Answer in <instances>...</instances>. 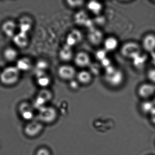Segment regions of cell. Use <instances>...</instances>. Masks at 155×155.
Wrapping results in <instances>:
<instances>
[{
	"label": "cell",
	"instance_id": "cell-1",
	"mask_svg": "<svg viewBox=\"0 0 155 155\" xmlns=\"http://www.w3.org/2000/svg\"><path fill=\"white\" fill-rule=\"evenodd\" d=\"M21 73L15 66H7L0 72V82L6 86L14 85L19 82Z\"/></svg>",
	"mask_w": 155,
	"mask_h": 155
},
{
	"label": "cell",
	"instance_id": "cell-2",
	"mask_svg": "<svg viewBox=\"0 0 155 155\" xmlns=\"http://www.w3.org/2000/svg\"><path fill=\"white\" fill-rule=\"evenodd\" d=\"M120 52L123 57L132 61L143 51L140 43L130 41L126 42L122 45Z\"/></svg>",
	"mask_w": 155,
	"mask_h": 155
},
{
	"label": "cell",
	"instance_id": "cell-3",
	"mask_svg": "<svg viewBox=\"0 0 155 155\" xmlns=\"http://www.w3.org/2000/svg\"><path fill=\"white\" fill-rule=\"evenodd\" d=\"M39 110V121L43 124H51L57 120L59 114L54 106H46Z\"/></svg>",
	"mask_w": 155,
	"mask_h": 155
},
{
	"label": "cell",
	"instance_id": "cell-4",
	"mask_svg": "<svg viewBox=\"0 0 155 155\" xmlns=\"http://www.w3.org/2000/svg\"><path fill=\"white\" fill-rule=\"evenodd\" d=\"M104 79L110 87L118 88L124 84L125 80V75L123 70L117 68L110 74H104Z\"/></svg>",
	"mask_w": 155,
	"mask_h": 155
},
{
	"label": "cell",
	"instance_id": "cell-5",
	"mask_svg": "<svg viewBox=\"0 0 155 155\" xmlns=\"http://www.w3.org/2000/svg\"><path fill=\"white\" fill-rule=\"evenodd\" d=\"M137 93L143 100H150L155 95V85L149 82L141 83L137 86Z\"/></svg>",
	"mask_w": 155,
	"mask_h": 155
},
{
	"label": "cell",
	"instance_id": "cell-6",
	"mask_svg": "<svg viewBox=\"0 0 155 155\" xmlns=\"http://www.w3.org/2000/svg\"><path fill=\"white\" fill-rule=\"evenodd\" d=\"M140 43L145 52L149 55L155 52V33L148 32L145 34Z\"/></svg>",
	"mask_w": 155,
	"mask_h": 155
},
{
	"label": "cell",
	"instance_id": "cell-7",
	"mask_svg": "<svg viewBox=\"0 0 155 155\" xmlns=\"http://www.w3.org/2000/svg\"><path fill=\"white\" fill-rule=\"evenodd\" d=\"M57 72L60 79L69 82L74 79L77 73L73 66L67 64L60 66L57 69Z\"/></svg>",
	"mask_w": 155,
	"mask_h": 155
},
{
	"label": "cell",
	"instance_id": "cell-8",
	"mask_svg": "<svg viewBox=\"0 0 155 155\" xmlns=\"http://www.w3.org/2000/svg\"><path fill=\"white\" fill-rule=\"evenodd\" d=\"M74 60L75 65L79 68L89 67L92 63L90 56L84 51H80L74 55Z\"/></svg>",
	"mask_w": 155,
	"mask_h": 155
},
{
	"label": "cell",
	"instance_id": "cell-9",
	"mask_svg": "<svg viewBox=\"0 0 155 155\" xmlns=\"http://www.w3.org/2000/svg\"><path fill=\"white\" fill-rule=\"evenodd\" d=\"M44 129V124L39 122H32L25 126V132L26 135L31 137L38 136L41 133Z\"/></svg>",
	"mask_w": 155,
	"mask_h": 155
},
{
	"label": "cell",
	"instance_id": "cell-10",
	"mask_svg": "<svg viewBox=\"0 0 155 155\" xmlns=\"http://www.w3.org/2000/svg\"><path fill=\"white\" fill-rule=\"evenodd\" d=\"M2 31L6 37L12 38L16 34L18 25L12 20H7L2 24Z\"/></svg>",
	"mask_w": 155,
	"mask_h": 155
},
{
	"label": "cell",
	"instance_id": "cell-11",
	"mask_svg": "<svg viewBox=\"0 0 155 155\" xmlns=\"http://www.w3.org/2000/svg\"><path fill=\"white\" fill-rule=\"evenodd\" d=\"M12 39L14 44L17 47L21 49L26 48L30 42L28 34L20 31L16 33Z\"/></svg>",
	"mask_w": 155,
	"mask_h": 155
},
{
	"label": "cell",
	"instance_id": "cell-12",
	"mask_svg": "<svg viewBox=\"0 0 155 155\" xmlns=\"http://www.w3.org/2000/svg\"><path fill=\"white\" fill-rule=\"evenodd\" d=\"M88 41L93 45H97L103 42L104 39V34L102 31L99 29L92 28L89 30L87 35Z\"/></svg>",
	"mask_w": 155,
	"mask_h": 155
},
{
	"label": "cell",
	"instance_id": "cell-13",
	"mask_svg": "<svg viewBox=\"0 0 155 155\" xmlns=\"http://www.w3.org/2000/svg\"><path fill=\"white\" fill-rule=\"evenodd\" d=\"M82 38L83 35L81 32L77 29H74L67 35L65 44L73 48L82 41Z\"/></svg>",
	"mask_w": 155,
	"mask_h": 155
},
{
	"label": "cell",
	"instance_id": "cell-14",
	"mask_svg": "<svg viewBox=\"0 0 155 155\" xmlns=\"http://www.w3.org/2000/svg\"><path fill=\"white\" fill-rule=\"evenodd\" d=\"M17 25L20 32L28 34L33 27L34 21L30 16L24 15L20 18Z\"/></svg>",
	"mask_w": 155,
	"mask_h": 155
},
{
	"label": "cell",
	"instance_id": "cell-15",
	"mask_svg": "<svg viewBox=\"0 0 155 155\" xmlns=\"http://www.w3.org/2000/svg\"><path fill=\"white\" fill-rule=\"evenodd\" d=\"M74 56L72 47L65 44L61 47L59 52V58L61 61L65 62H68L74 59Z\"/></svg>",
	"mask_w": 155,
	"mask_h": 155
},
{
	"label": "cell",
	"instance_id": "cell-16",
	"mask_svg": "<svg viewBox=\"0 0 155 155\" xmlns=\"http://www.w3.org/2000/svg\"><path fill=\"white\" fill-rule=\"evenodd\" d=\"M15 66L21 72H28L32 68L33 63L31 58L23 57L16 61Z\"/></svg>",
	"mask_w": 155,
	"mask_h": 155
},
{
	"label": "cell",
	"instance_id": "cell-17",
	"mask_svg": "<svg viewBox=\"0 0 155 155\" xmlns=\"http://www.w3.org/2000/svg\"><path fill=\"white\" fill-rule=\"evenodd\" d=\"M103 45L107 52H114L118 48L119 41L115 36H109L104 40Z\"/></svg>",
	"mask_w": 155,
	"mask_h": 155
},
{
	"label": "cell",
	"instance_id": "cell-18",
	"mask_svg": "<svg viewBox=\"0 0 155 155\" xmlns=\"http://www.w3.org/2000/svg\"><path fill=\"white\" fill-rule=\"evenodd\" d=\"M93 76L89 71L83 70L77 73L76 79L80 85H87L92 82Z\"/></svg>",
	"mask_w": 155,
	"mask_h": 155
},
{
	"label": "cell",
	"instance_id": "cell-19",
	"mask_svg": "<svg viewBox=\"0 0 155 155\" xmlns=\"http://www.w3.org/2000/svg\"><path fill=\"white\" fill-rule=\"evenodd\" d=\"M148 60H149V56L148 54L143 52L132 60V64L134 67L136 69H141L145 66Z\"/></svg>",
	"mask_w": 155,
	"mask_h": 155
},
{
	"label": "cell",
	"instance_id": "cell-20",
	"mask_svg": "<svg viewBox=\"0 0 155 155\" xmlns=\"http://www.w3.org/2000/svg\"><path fill=\"white\" fill-rule=\"evenodd\" d=\"M36 83L40 87L45 89L51 85V79L47 73L36 74Z\"/></svg>",
	"mask_w": 155,
	"mask_h": 155
},
{
	"label": "cell",
	"instance_id": "cell-21",
	"mask_svg": "<svg viewBox=\"0 0 155 155\" xmlns=\"http://www.w3.org/2000/svg\"><path fill=\"white\" fill-rule=\"evenodd\" d=\"M87 10L94 15H99L102 12L104 9L103 5L97 1H90L86 4Z\"/></svg>",
	"mask_w": 155,
	"mask_h": 155
},
{
	"label": "cell",
	"instance_id": "cell-22",
	"mask_svg": "<svg viewBox=\"0 0 155 155\" xmlns=\"http://www.w3.org/2000/svg\"><path fill=\"white\" fill-rule=\"evenodd\" d=\"M140 107L144 114L150 116L155 109V104L153 101L150 100H143Z\"/></svg>",
	"mask_w": 155,
	"mask_h": 155
},
{
	"label": "cell",
	"instance_id": "cell-23",
	"mask_svg": "<svg viewBox=\"0 0 155 155\" xmlns=\"http://www.w3.org/2000/svg\"><path fill=\"white\" fill-rule=\"evenodd\" d=\"M4 58L8 62H13L18 60V53L17 50L12 47H9L4 50Z\"/></svg>",
	"mask_w": 155,
	"mask_h": 155
},
{
	"label": "cell",
	"instance_id": "cell-24",
	"mask_svg": "<svg viewBox=\"0 0 155 155\" xmlns=\"http://www.w3.org/2000/svg\"><path fill=\"white\" fill-rule=\"evenodd\" d=\"M52 97L53 94L51 91L45 88L39 93L36 98L41 103L46 105V103L50 102Z\"/></svg>",
	"mask_w": 155,
	"mask_h": 155
},
{
	"label": "cell",
	"instance_id": "cell-25",
	"mask_svg": "<svg viewBox=\"0 0 155 155\" xmlns=\"http://www.w3.org/2000/svg\"><path fill=\"white\" fill-rule=\"evenodd\" d=\"M22 117L26 120H30L33 117L32 109L27 103H23L20 107Z\"/></svg>",
	"mask_w": 155,
	"mask_h": 155
},
{
	"label": "cell",
	"instance_id": "cell-26",
	"mask_svg": "<svg viewBox=\"0 0 155 155\" xmlns=\"http://www.w3.org/2000/svg\"><path fill=\"white\" fill-rule=\"evenodd\" d=\"M49 67L48 62L44 59H41L35 65V74L46 72V70Z\"/></svg>",
	"mask_w": 155,
	"mask_h": 155
},
{
	"label": "cell",
	"instance_id": "cell-27",
	"mask_svg": "<svg viewBox=\"0 0 155 155\" xmlns=\"http://www.w3.org/2000/svg\"><path fill=\"white\" fill-rule=\"evenodd\" d=\"M88 67H89V72L93 76L99 75L101 73L102 68H103L100 63H91Z\"/></svg>",
	"mask_w": 155,
	"mask_h": 155
},
{
	"label": "cell",
	"instance_id": "cell-28",
	"mask_svg": "<svg viewBox=\"0 0 155 155\" xmlns=\"http://www.w3.org/2000/svg\"><path fill=\"white\" fill-rule=\"evenodd\" d=\"M107 52L104 48L99 49L96 51L95 57L97 61L100 62L107 57Z\"/></svg>",
	"mask_w": 155,
	"mask_h": 155
},
{
	"label": "cell",
	"instance_id": "cell-29",
	"mask_svg": "<svg viewBox=\"0 0 155 155\" xmlns=\"http://www.w3.org/2000/svg\"><path fill=\"white\" fill-rule=\"evenodd\" d=\"M66 5L68 7L71 9H78V8H80L82 7L84 4V2L83 1H72V0H70V1H66Z\"/></svg>",
	"mask_w": 155,
	"mask_h": 155
},
{
	"label": "cell",
	"instance_id": "cell-30",
	"mask_svg": "<svg viewBox=\"0 0 155 155\" xmlns=\"http://www.w3.org/2000/svg\"><path fill=\"white\" fill-rule=\"evenodd\" d=\"M146 77L148 82L155 85V67H152L147 70Z\"/></svg>",
	"mask_w": 155,
	"mask_h": 155
},
{
	"label": "cell",
	"instance_id": "cell-31",
	"mask_svg": "<svg viewBox=\"0 0 155 155\" xmlns=\"http://www.w3.org/2000/svg\"><path fill=\"white\" fill-rule=\"evenodd\" d=\"M80 86V83L76 79H73L69 82V88L73 91H77L79 89Z\"/></svg>",
	"mask_w": 155,
	"mask_h": 155
},
{
	"label": "cell",
	"instance_id": "cell-32",
	"mask_svg": "<svg viewBox=\"0 0 155 155\" xmlns=\"http://www.w3.org/2000/svg\"><path fill=\"white\" fill-rule=\"evenodd\" d=\"M35 155H52V153L50 149L46 147H43L37 150Z\"/></svg>",
	"mask_w": 155,
	"mask_h": 155
},
{
	"label": "cell",
	"instance_id": "cell-33",
	"mask_svg": "<svg viewBox=\"0 0 155 155\" xmlns=\"http://www.w3.org/2000/svg\"><path fill=\"white\" fill-rule=\"evenodd\" d=\"M100 65H101L103 68L105 69L107 68L108 66H110V65H112V62H111V59H109L108 57L107 58H105L104 60H102L100 62Z\"/></svg>",
	"mask_w": 155,
	"mask_h": 155
},
{
	"label": "cell",
	"instance_id": "cell-34",
	"mask_svg": "<svg viewBox=\"0 0 155 155\" xmlns=\"http://www.w3.org/2000/svg\"><path fill=\"white\" fill-rule=\"evenodd\" d=\"M149 60H151L152 64L153 65V67H155V52L150 54Z\"/></svg>",
	"mask_w": 155,
	"mask_h": 155
},
{
	"label": "cell",
	"instance_id": "cell-35",
	"mask_svg": "<svg viewBox=\"0 0 155 155\" xmlns=\"http://www.w3.org/2000/svg\"><path fill=\"white\" fill-rule=\"evenodd\" d=\"M150 116L151 122L155 125V109L152 113L150 115Z\"/></svg>",
	"mask_w": 155,
	"mask_h": 155
},
{
	"label": "cell",
	"instance_id": "cell-36",
	"mask_svg": "<svg viewBox=\"0 0 155 155\" xmlns=\"http://www.w3.org/2000/svg\"><path fill=\"white\" fill-rule=\"evenodd\" d=\"M153 98V102L155 104V96H154Z\"/></svg>",
	"mask_w": 155,
	"mask_h": 155
}]
</instances>
